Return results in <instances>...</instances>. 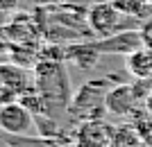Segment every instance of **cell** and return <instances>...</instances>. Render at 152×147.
<instances>
[{"mask_svg": "<svg viewBox=\"0 0 152 147\" xmlns=\"http://www.w3.org/2000/svg\"><path fill=\"white\" fill-rule=\"evenodd\" d=\"M66 61H39L32 68L34 75V88L45 100L48 106V118L57 120L59 111H68L73 95L68 86V75L64 68Z\"/></svg>", "mask_w": 152, "mask_h": 147, "instance_id": "cell-1", "label": "cell"}, {"mask_svg": "<svg viewBox=\"0 0 152 147\" xmlns=\"http://www.w3.org/2000/svg\"><path fill=\"white\" fill-rule=\"evenodd\" d=\"M109 84L100 82V79H93V82H86L80 86L75 95H73V102H70V113L75 115L77 120H102V115L107 111V93H109Z\"/></svg>", "mask_w": 152, "mask_h": 147, "instance_id": "cell-2", "label": "cell"}, {"mask_svg": "<svg viewBox=\"0 0 152 147\" xmlns=\"http://www.w3.org/2000/svg\"><path fill=\"white\" fill-rule=\"evenodd\" d=\"M34 88V75L14 61H0V106L18 102Z\"/></svg>", "mask_w": 152, "mask_h": 147, "instance_id": "cell-3", "label": "cell"}, {"mask_svg": "<svg viewBox=\"0 0 152 147\" xmlns=\"http://www.w3.org/2000/svg\"><path fill=\"white\" fill-rule=\"evenodd\" d=\"M127 16H123L114 5H111V0L107 2H98L89 9L86 14V25L93 34H98L100 38H109L114 36V34H121L125 32L127 27L123 25V20Z\"/></svg>", "mask_w": 152, "mask_h": 147, "instance_id": "cell-4", "label": "cell"}, {"mask_svg": "<svg viewBox=\"0 0 152 147\" xmlns=\"http://www.w3.org/2000/svg\"><path fill=\"white\" fill-rule=\"evenodd\" d=\"M0 131L18 138H30L37 134V120L20 102L5 104L0 106Z\"/></svg>", "mask_w": 152, "mask_h": 147, "instance_id": "cell-5", "label": "cell"}, {"mask_svg": "<svg viewBox=\"0 0 152 147\" xmlns=\"http://www.w3.org/2000/svg\"><path fill=\"white\" fill-rule=\"evenodd\" d=\"M75 147H118V129L104 120H89L77 127Z\"/></svg>", "mask_w": 152, "mask_h": 147, "instance_id": "cell-6", "label": "cell"}, {"mask_svg": "<svg viewBox=\"0 0 152 147\" xmlns=\"http://www.w3.org/2000/svg\"><path fill=\"white\" fill-rule=\"evenodd\" d=\"M93 45L100 54H125V57H129V54H134V52L145 48L141 30H125V32L114 34L109 38L93 41Z\"/></svg>", "mask_w": 152, "mask_h": 147, "instance_id": "cell-7", "label": "cell"}, {"mask_svg": "<svg viewBox=\"0 0 152 147\" xmlns=\"http://www.w3.org/2000/svg\"><path fill=\"white\" fill-rule=\"evenodd\" d=\"M136 100H139V95H136V91H134V86H129V84H118V86H114V88L107 93V111L114 115H129L134 111V106H136Z\"/></svg>", "mask_w": 152, "mask_h": 147, "instance_id": "cell-8", "label": "cell"}, {"mask_svg": "<svg viewBox=\"0 0 152 147\" xmlns=\"http://www.w3.org/2000/svg\"><path fill=\"white\" fill-rule=\"evenodd\" d=\"M98 59H100V52L95 50L93 41L84 43V41H77V43L66 45V64L77 66L80 70H91L98 66Z\"/></svg>", "mask_w": 152, "mask_h": 147, "instance_id": "cell-9", "label": "cell"}, {"mask_svg": "<svg viewBox=\"0 0 152 147\" xmlns=\"http://www.w3.org/2000/svg\"><path fill=\"white\" fill-rule=\"evenodd\" d=\"M127 70L136 79H150L152 77V50L143 48V50L129 54L127 57Z\"/></svg>", "mask_w": 152, "mask_h": 147, "instance_id": "cell-10", "label": "cell"}, {"mask_svg": "<svg viewBox=\"0 0 152 147\" xmlns=\"http://www.w3.org/2000/svg\"><path fill=\"white\" fill-rule=\"evenodd\" d=\"M111 5L127 18H145L152 12V5L148 0H111Z\"/></svg>", "mask_w": 152, "mask_h": 147, "instance_id": "cell-11", "label": "cell"}, {"mask_svg": "<svg viewBox=\"0 0 152 147\" xmlns=\"http://www.w3.org/2000/svg\"><path fill=\"white\" fill-rule=\"evenodd\" d=\"M136 143H139V136L134 134L132 127L118 129V147H134Z\"/></svg>", "mask_w": 152, "mask_h": 147, "instance_id": "cell-12", "label": "cell"}, {"mask_svg": "<svg viewBox=\"0 0 152 147\" xmlns=\"http://www.w3.org/2000/svg\"><path fill=\"white\" fill-rule=\"evenodd\" d=\"M141 34H143V43H145V48L152 50V20H148L145 25L141 27Z\"/></svg>", "mask_w": 152, "mask_h": 147, "instance_id": "cell-13", "label": "cell"}, {"mask_svg": "<svg viewBox=\"0 0 152 147\" xmlns=\"http://www.w3.org/2000/svg\"><path fill=\"white\" fill-rule=\"evenodd\" d=\"M32 5H37V7H55V5H59L61 0H30Z\"/></svg>", "mask_w": 152, "mask_h": 147, "instance_id": "cell-14", "label": "cell"}, {"mask_svg": "<svg viewBox=\"0 0 152 147\" xmlns=\"http://www.w3.org/2000/svg\"><path fill=\"white\" fill-rule=\"evenodd\" d=\"M14 7H16V0H0V12H12Z\"/></svg>", "mask_w": 152, "mask_h": 147, "instance_id": "cell-15", "label": "cell"}, {"mask_svg": "<svg viewBox=\"0 0 152 147\" xmlns=\"http://www.w3.org/2000/svg\"><path fill=\"white\" fill-rule=\"evenodd\" d=\"M2 50H5V43H2V41H0V52H2Z\"/></svg>", "mask_w": 152, "mask_h": 147, "instance_id": "cell-16", "label": "cell"}, {"mask_svg": "<svg viewBox=\"0 0 152 147\" xmlns=\"http://www.w3.org/2000/svg\"><path fill=\"white\" fill-rule=\"evenodd\" d=\"M148 2H150V5H152V0H148Z\"/></svg>", "mask_w": 152, "mask_h": 147, "instance_id": "cell-17", "label": "cell"}, {"mask_svg": "<svg viewBox=\"0 0 152 147\" xmlns=\"http://www.w3.org/2000/svg\"><path fill=\"white\" fill-rule=\"evenodd\" d=\"M68 147H75V145H68Z\"/></svg>", "mask_w": 152, "mask_h": 147, "instance_id": "cell-18", "label": "cell"}]
</instances>
